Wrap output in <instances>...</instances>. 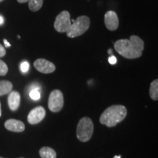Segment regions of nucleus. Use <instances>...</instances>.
I'll list each match as a JSON object with an SVG mask.
<instances>
[{"instance_id": "nucleus-14", "label": "nucleus", "mask_w": 158, "mask_h": 158, "mask_svg": "<svg viewBox=\"0 0 158 158\" xmlns=\"http://www.w3.org/2000/svg\"><path fill=\"white\" fill-rule=\"evenodd\" d=\"M149 95L150 98L153 100H158V80L155 79L150 84L149 87Z\"/></svg>"}, {"instance_id": "nucleus-24", "label": "nucleus", "mask_w": 158, "mask_h": 158, "mask_svg": "<svg viewBox=\"0 0 158 158\" xmlns=\"http://www.w3.org/2000/svg\"><path fill=\"white\" fill-rule=\"evenodd\" d=\"M108 53L109 54H112V50H111V49H109V50L108 51Z\"/></svg>"}, {"instance_id": "nucleus-7", "label": "nucleus", "mask_w": 158, "mask_h": 158, "mask_svg": "<svg viewBox=\"0 0 158 158\" xmlns=\"http://www.w3.org/2000/svg\"><path fill=\"white\" fill-rule=\"evenodd\" d=\"M34 67L37 71L44 74L52 73L56 70V67L54 63L45 59H37L35 60Z\"/></svg>"}, {"instance_id": "nucleus-3", "label": "nucleus", "mask_w": 158, "mask_h": 158, "mask_svg": "<svg viewBox=\"0 0 158 158\" xmlns=\"http://www.w3.org/2000/svg\"><path fill=\"white\" fill-rule=\"evenodd\" d=\"M90 27V19L86 15L79 16L73 21L68 30L66 31L67 36L70 38L81 36L88 30Z\"/></svg>"}, {"instance_id": "nucleus-20", "label": "nucleus", "mask_w": 158, "mask_h": 158, "mask_svg": "<svg viewBox=\"0 0 158 158\" xmlns=\"http://www.w3.org/2000/svg\"><path fill=\"white\" fill-rule=\"evenodd\" d=\"M108 62H109L110 64H115L116 62H117V59H116V56H110L109 58H108Z\"/></svg>"}, {"instance_id": "nucleus-16", "label": "nucleus", "mask_w": 158, "mask_h": 158, "mask_svg": "<svg viewBox=\"0 0 158 158\" xmlns=\"http://www.w3.org/2000/svg\"><path fill=\"white\" fill-rule=\"evenodd\" d=\"M8 72V68L5 62L0 59V76H4Z\"/></svg>"}, {"instance_id": "nucleus-13", "label": "nucleus", "mask_w": 158, "mask_h": 158, "mask_svg": "<svg viewBox=\"0 0 158 158\" xmlns=\"http://www.w3.org/2000/svg\"><path fill=\"white\" fill-rule=\"evenodd\" d=\"M13 84L9 81H0V96L9 94L13 89Z\"/></svg>"}, {"instance_id": "nucleus-4", "label": "nucleus", "mask_w": 158, "mask_h": 158, "mask_svg": "<svg viewBox=\"0 0 158 158\" xmlns=\"http://www.w3.org/2000/svg\"><path fill=\"white\" fill-rule=\"evenodd\" d=\"M94 131V124L90 118L84 116L78 122L77 125V138L80 141L87 142L92 138Z\"/></svg>"}, {"instance_id": "nucleus-22", "label": "nucleus", "mask_w": 158, "mask_h": 158, "mask_svg": "<svg viewBox=\"0 0 158 158\" xmlns=\"http://www.w3.org/2000/svg\"><path fill=\"white\" fill-rule=\"evenodd\" d=\"M18 2L19 3H26L28 2V0H17Z\"/></svg>"}, {"instance_id": "nucleus-12", "label": "nucleus", "mask_w": 158, "mask_h": 158, "mask_svg": "<svg viewBox=\"0 0 158 158\" xmlns=\"http://www.w3.org/2000/svg\"><path fill=\"white\" fill-rule=\"evenodd\" d=\"M39 153L41 158H56V152L51 147H42L40 149Z\"/></svg>"}, {"instance_id": "nucleus-28", "label": "nucleus", "mask_w": 158, "mask_h": 158, "mask_svg": "<svg viewBox=\"0 0 158 158\" xmlns=\"http://www.w3.org/2000/svg\"><path fill=\"white\" fill-rule=\"evenodd\" d=\"M0 158H3V157H0Z\"/></svg>"}, {"instance_id": "nucleus-25", "label": "nucleus", "mask_w": 158, "mask_h": 158, "mask_svg": "<svg viewBox=\"0 0 158 158\" xmlns=\"http://www.w3.org/2000/svg\"><path fill=\"white\" fill-rule=\"evenodd\" d=\"M114 158H121V156H120V155H116V156H114Z\"/></svg>"}, {"instance_id": "nucleus-17", "label": "nucleus", "mask_w": 158, "mask_h": 158, "mask_svg": "<svg viewBox=\"0 0 158 158\" xmlns=\"http://www.w3.org/2000/svg\"><path fill=\"white\" fill-rule=\"evenodd\" d=\"M29 96L34 100H37L40 98V93L38 89H31L29 92Z\"/></svg>"}, {"instance_id": "nucleus-2", "label": "nucleus", "mask_w": 158, "mask_h": 158, "mask_svg": "<svg viewBox=\"0 0 158 158\" xmlns=\"http://www.w3.org/2000/svg\"><path fill=\"white\" fill-rule=\"evenodd\" d=\"M127 108L122 105H114L102 112L100 117V122L102 124L112 127L125 118L127 116Z\"/></svg>"}, {"instance_id": "nucleus-27", "label": "nucleus", "mask_w": 158, "mask_h": 158, "mask_svg": "<svg viewBox=\"0 0 158 158\" xmlns=\"http://www.w3.org/2000/svg\"><path fill=\"white\" fill-rule=\"evenodd\" d=\"M2 1H3V0H0V2H2Z\"/></svg>"}, {"instance_id": "nucleus-15", "label": "nucleus", "mask_w": 158, "mask_h": 158, "mask_svg": "<svg viewBox=\"0 0 158 158\" xmlns=\"http://www.w3.org/2000/svg\"><path fill=\"white\" fill-rule=\"evenodd\" d=\"M28 2L29 10L32 12H37L42 7L43 0H28Z\"/></svg>"}, {"instance_id": "nucleus-18", "label": "nucleus", "mask_w": 158, "mask_h": 158, "mask_svg": "<svg viewBox=\"0 0 158 158\" xmlns=\"http://www.w3.org/2000/svg\"><path fill=\"white\" fill-rule=\"evenodd\" d=\"M29 63L27 62H21V65H20V69H21V72L23 73H27V71L29 70Z\"/></svg>"}, {"instance_id": "nucleus-5", "label": "nucleus", "mask_w": 158, "mask_h": 158, "mask_svg": "<svg viewBox=\"0 0 158 158\" xmlns=\"http://www.w3.org/2000/svg\"><path fill=\"white\" fill-rule=\"evenodd\" d=\"M71 25L70 13L67 10L61 12L56 17L54 21V29L58 32H66Z\"/></svg>"}, {"instance_id": "nucleus-21", "label": "nucleus", "mask_w": 158, "mask_h": 158, "mask_svg": "<svg viewBox=\"0 0 158 158\" xmlns=\"http://www.w3.org/2000/svg\"><path fill=\"white\" fill-rule=\"evenodd\" d=\"M4 43H5V47H7V48H9V47H10V43L7 42V40L4 39Z\"/></svg>"}, {"instance_id": "nucleus-6", "label": "nucleus", "mask_w": 158, "mask_h": 158, "mask_svg": "<svg viewBox=\"0 0 158 158\" xmlns=\"http://www.w3.org/2000/svg\"><path fill=\"white\" fill-rule=\"evenodd\" d=\"M64 106V97L59 89L53 90L48 98V108L52 112H59Z\"/></svg>"}, {"instance_id": "nucleus-29", "label": "nucleus", "mask_w": 158, "mask_h": 158, "mask_svg": "<svg viewBox=\"0 0 158 158\" xmlns=\"http://www.w3.org/2000/svg\"><path fill=\"white\" fill-rule=\"evenodd\" d=\"M20 158H23V157H20Z\"/></svg>"}, {"instance_id": "nucleus-23", "label": "nucleus", "mask_w": 158, "mask_h": 158, "mask_svg": "<svg viewBox=\"0 0 158 158\" xmlns=\"http://www.w3.org/2000/svg\"><path fill=\"white\" fill-rule=\"evenodd\" d=\"M3 22H4V19H3V17L0 15V25L2 24Z\"/></svg>"}, {"instance_id": "nucleus-11", "label": "nucleus", "mask_w": 158, "mask_h": 158, "mask_svg": "<svg viewBox=\"0 0 158 158\" xmlns=\"http://www.w3.org/2000/svg\"><path fill=\"white\" fill-rule=\"evenodd\" d=\"M7 101H8L10 109L13 111H15L19 108L20 102H21V95L19 92H18L17 91H11L9 93Z\"/></svg>"}, {"instance_id": "nucleus-8", "label": "nucleus", "mask_w": 158, "mask_h": 158, "mask_svg": "<svg viewBox=\"0 0 158 158\" xmlns=\"http://www.w3.org/2000/svg\"><path fill=\"white\" fill-rule=\"evenodd\" d=\"M104 23L109 31H115L118 29L119 21L118 15L113 10H109L105 14Z\"/></svg>"}, {"instance_id": "nucleus-9", "label": "nucleus", "mask_w": 158, "mask_h": 158, "mask_svg": "<svg viewBox=\"0 0 158 158\" xmlns=\"http://www.w3.org/2000/svg\"><path fill=\"white\" fill-rule=\"evenodd\" d=\"M45 116V108L42 107V106H38V107H36L33 108L32 110H31V111L29 112L28 115L27 120H28L29 124H36L42 121L43 118H44Z\"/></svg>"}, {"instance_id": "nucleus-10", "label": "nucleus", "mask_w": 158, "mask_h": 158, "mask_svg": "<svg viewBox=\"0 0 158 158\" xmlns=\"http://www.w3.org/2000/svg\"><path fill=\"white\" fill-rule=\"evenodd\" d=\"M5 127L9 131L15 133H21L25 130V125L22 122L13 118L7 120L5 123Z\"/></svg>"}, {"instance_id": "nucleus-1", "label": "nucleus", "mask_w": 158, "mask_h": 158, "mask_svg": "<svg viewBox=\"0 0 158 158\" xmlns=\"http://www.w3.org/2000/svg\"><path fill=\"white\" fill-rule=\"evenodd\" d=\"M114 48L118 54L124 58L134 59L142 56L144 50V42L141 37L131 35L130 39L118 40L114 43Z\"/></svg>"}, {"instance_id": "nucleus-19", "label": "nucleus", "mask_w": 158, "mask_h": 158, "mask_svg": "<svg viewBox=\"0 0 158 158\" xmlns=\"http://www.w3.org/2000/svg\"><path fill=\"white\" fill-rule=\"evenodd\" d=\"M5 54H6V50L5 47H4L2 44H0V58H1V57L5 56Z\"/></svg>"}, {"instance_id": "nucleus-26", "label": "nucleus", "mask_w": 158, "mask_h": 158, "mask_svg": "<svg viewBox=\"0 0 158 158\" xmlns=\"http://www.w3.org/2000/svg\"><path fill=\"white\" fill-rule=\"evenodd\" d=\"M2 116V109H1V102H0V116Z\"/></svg>"}]
</instances>
